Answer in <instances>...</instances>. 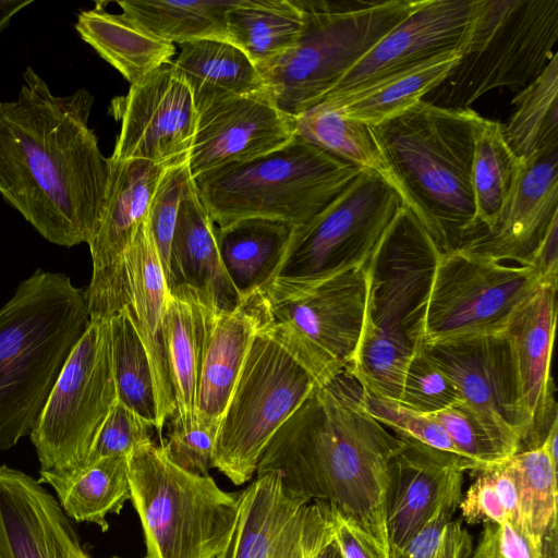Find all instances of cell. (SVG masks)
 I'll list each match as a JSON object with an SVG mask.
<instances>
[{"label": "cell", "instance_id": "836d02e7", "mask_svg": "<svg viewBox=\"0 0 558 558\" xmlns=\"http://www.w3.org/2000/svg\"><path fill=\"white\" fill-rule=\"evenodd\" d=\"M460 58L461 53L457 52L442 54L364 90L347 96H328L319 104L347 118L375 126L424 99L446 78Z\"/></svg>", "mask_w": 558, "mask_h": 558}, {"label": "cell", "instance_id": "cb8c5ba5", "mask_svg": "<svg viewBox=\"0 0 558 558\" xmlns=\"http://www.w3.org/2000/svg\"><path fill=\"white\" fill-rule=\"evenodd\" d=\"M557 283L543 282L515 311L504 332L510 344L524 409L526 449L539 447L558 417L550 365L557 320Z\"/></svg>", "mask_w": 558, "mask_h": 558}, {"label": "cell", "instance_id": "52a82bcc", "mask_svg": "<svg viewBox=\"0 0 558 558\" xmlns=\"http://www.w3.org/2000/svg\"><path fill=\"white\" fill-rule=\"evenodd\" d=\"M298 1L303 26L296 45L259 71L264 89L292 117L319 104L421 2Z\"/></svg>", "mask_w": 558, "mask_h": 558}, {"label": "cell", "instance_id": "6f0895ef", "mask_svg": "<svg viewBox=\"0 0 558 558\" xmlns=\"http://www.w3.org/2000/svg\"><path fill=\"white\" fill-rule=\"evenodd\" d=\"M557 441H558V417H556L546 436H545V439L543 441V444L541 446H544L545 449L548 451L550 458L553 459V461L557 464V460H558V450H557Z\"/></svg>", "mask_w": 558, "mask_h": 558}, {"label": "cell", "instance_id": "ba28073f", "mask_svg": "<svg viewBox=\"0 0 558 558\" xmlns=\"http://www.w3.org/2000/svg\"><path fill=\"white\" fill-rule=\"evenodd\" d=\"M128 463L145 558H217L233 533L239 494L177 465L154 441L134 448Z\"/></svg>", "mask_w": 558, "mask_h": 558}, {"label": "cell", "instance_id": "9a60e30c", "mask_svg": "<svg viewBox=\"0 0 558 558\" xmlns=\"http://www.w3.org/2000/svg\"><path fill=\"white\" fill-rule=\"evenodd\" d=\"M109 162L101 217L87 243L93 271L85 298L92 320H109L130 306L125 255L147 217L156 187L169 168L141 159L109 157Z\"/></svg>", "mask_w": 558, "mask_h": 558}, {"label": "cell", "instance_id": "d590c367", "mask_svg": "<svg viewBox=\"0 0 558 558\" xmlns=\"http://www.w3.org/2000/svg\"><path fill=\"white\" fill-rule=\"evenodd\" d=\"M235 0L118 1L122 13L168 43L226 39V11Z\"/></svg>", "mask_w": 558, "mask_h": 558}, {"label": "cell", "instance_id": "6da1fadb", "mask_svg": "<svg viewBox=\"0 0 558 558\" xmlns=\"http://www.w3.org/2000/svg\"><path fill=\"white\" fill-rule=\"evenodd\" d=\"M22 78L16 99L0 101V195L47 241L88 243L110 172L88 125L94 97L58 96L31 65Z\"/></svg>", "mask_w": 558, "mask_h": 558}, {"label": "cell", "instance_id": "b9f144b4", "mask_svg": "<svg viewBox=\"0 0 558 558\" xmlns=\"http://www.w3.org/2000/svg\"><path fill=\"white\" fill-rule=\"evenodd\" d=\"M453 381L418 345L403 379L399 403L423 414H433L462 402Z\"/></svg>", "mask_w": 558, "mask_h": 558}, {"label": "cell", "instance_id": "7c38bea8", "mask_svg": "<svg viewBox=\"0 0 558 558\" xmlns=\"http://www.w3.org/2000/svg\"><path fill=\"white\" fill-rule=\"evenodd\" d=\"M118 400L109 320L90 319L29 435L40 471L83 466Z\"/></svg>", "mask_w": 558, "mask_h": 558}, {"label": "cell", "instance_id": "f35d334b", "mask_svg": "<svg viewBox=\"0 0 558 558\" xmlns=\"http://www.w3.org/2000/svg\"><path fill=\"white\" fill-rule=\"evenodd\" d=\"M111 354L118 399L156 426L157 405L147 353L130 306L109 319Z\"/></svg>", "mask_w": 558, "mask_h": 558}, {"label": "cell", "instance_id": "ffe728a7", "mask_svg": "<svg viewBox=\"0 0 558 558\" xmlns=\"http://www.w3.org/2000/svg\"><path fill=\"white\" fill-rule=\"evenodd\" d=\"M295 136V117L282 111L265 89L229 97L197 111L187 156L192 179L267 155Z\"/></svg>", "mask_w": 558, "mask_h": 558}, {"label": "cell", "instance_id": "9c48e42d", "mask_svg": "<svg viewBox=\"0 0 558 558\" xmlns=\"http://www.w3.org/2000/svg\"><path fill=\"white\" fill-rule=\"evenodd\" d=\"M558 0H478L468 44L425 101L469 109L495 88L523 89L554 57Z\"/></svg>", "mask_w": 558, "mask_h": 558}, {"label": "cell", "instance_id": "d6a6232c", "mask_svg": "<svg viewBox=\"0 0 558 558\" xmlns=\"http://www.w3.org/2000/svg\"><path fill=\"white\" fill-rule=\"evenodd\" d=\"M225 21L228 40L259 72L296 45L303 10L298 0H235L226 11Z\"/></svg>", "mask_w": 558, "mask_h": 558}, {"label": "cell", "instance_id": "1f68e13d", "mask_svg": "<svg viewBox=\"0 0 558 558\" xmlns=\"http://www.w3.org/2000/svg\"><path fill=\"white\" fill-rule=\"evenodd\" d=\"M180 46L173 64L191 88L196 111L225 98L264 89L254 63L229 40L208 38Z\"/></svg>", "mask_w": 558, "mask_h": 558}, {"label": "cell", "instance_id": "ac0fdd59", "mask_svg": "<svg viewBox=\"0 0 558 558\" xmlns=\"http://www.w3.org/2000/svg\"><path fill=\"white\" fill-rule=\"evenodd\" d=\"M238 517L217 558H312L332 537V509L290 496L277 472L257 475L238 496Z\"/></svg>", "mask_w": 558, "mask_h": 558}, {"label": "cell", "instance_id": "f1b7e54d", "mask_svg": "<svg viewBox=\"0 0 558 558\" xmlns=\"http://www.w3.org/2000/svg\"><path fill=\"white\" fill-rule=\"evenodd\" d=\"M106 2L83 10L75 29L105 61L131 84H138L161 65L171 62L174 44L142 28L121 13L106 10Z\"/></svg>", "mask_w": 558, "mask_h": 558}, {"label": "cell", "instance_id": "f6af8a7d", "mask_svg": "<svg viewBox=\"0 0 558 558\" xmlns=\"http://www.w3.org/2000/svg\"><path fill=\"white\" fill-rule=\"evenodd\" d=\"M154 429L151 423L118 400L84 465L110 456H129L137 446L153 441Z\"/></svg>", "mask_w": 558, "mask_h": 558}, {"label": "cell", "instance_id": "60d3db41", "mask_svg": "<svg viewBox=\"0 0 558 558\" xmlns=\"http://www.w3.org/2000/svg\"><path fill=\"white\" fill-rule=\"evenodd\" d=\"M427 415L445 429L461 456L471 461L476 471L499 464L519 451L463 401Z\"/></svg>", "mask_w": 558, "mask_h": 558}, {"label": "cell", "instance_id": "83f0119b", "mask_svg": "<svg viewBox=\"0 0 558 558\" xmlns=\"http://www.w3.org/2000/svg\"><path fill=\"white\" fill-rule=\"evenodd\" d=\"M216 308L195 289H169L163 314V338L174 392L170 429L196 424V398L209 324Z\"/></svg>", "mask_w": 558, "mask_h": 558}, {"label": "cell", "instance_id": "74e56055", "mask_svg": "<svg viewBox=\"0 0 558 558\" xmlns=\"http://www.w3.org/2000/svg\"><path fill=\"white\" fill-rule=\"evenodd\" d=\"M295 134L361 170L374 171L390 184L371 126L318 104L295 117Z\"/></svg>", "mask_w": 558, "mask_h": 558}, {"label": "cell", "instance_id": "f546056e", "mask_svg": "<svg viewBox=\"0 0 558 558\" xmlns=\"http://www.w3.org/2000/svg\"><path fill=\"white\" fill-rule=\"evenodd\" d=\"M294 228L284 221L256 217L217 227L220 257L241 299L276 277Z\"/></svg>", "mask_w": 558, "mask_h": 558}, {"label": "cell", "instance_id": "ab89813d", "mask_svg": "<svg viewBox=\"0 0 558 558\" xmlns=\"http://www.w3.org/2000/svg\"><path fill=\"white\" fill-rule=\"evenodd\" d=\"M520 490L521 521L539 544L557 522V464L544 446L520 450L508 459Z\"/></svg>", "mask_w": 558, "mask_h": 558}, {"label": "cell", "instance_id": "11a10c76", "mask_svg": "<svg viewBox=\"0 0 558 558\" xmlns=\"http://www.w3.org/2000/svg\"><path fill=\"white\" fill-rule=\"evenodd\" d=\"M470 558H502L497 544V524H485L481 541Z\"/></svg>", "mask_w": 558, "mask_h": 558}, {"label": "cell", "instance_id": "816d5d0a", "mask_svg": "<svg viewBox=\"0 0 558 558\" xmlns=\"http://www.w3.org/2000/svg\"><path fill=\"white\" fill-rule=\"evenodd\" d=\"M488 469L505 509L507 520L522 526L519 484L508 459L499 464L488 466Z\"/></svg>", "mask_w": 558, "mask_h": 558}, {"label": "cell", "instance_id": "681fc988", "mask_svg": "<svg viewBox=\"0 0 558 558\" xmlns=\"http://www.w3.org/2000/svg\"><path fill=\"white\" fill-rule=\"evenodd\" d=\"M332 532L343 558H386L367 534L335 509Z\"/></svg>", "mask_w": 558, "mask_h": 558}, {"label": "cell", "instance_id": "8d00e7d4", "mask_svg": "<svg viewBox=\"0 0 558 558\" xmlns=\"http://www.w3.org/2000/svg\"><path fill=\"white\" fill-rule=\"evenodd\" d=\"M514 110L502 124L505 140L524 162L558 146V54L512 99Z\"/></svg>", "mask_w": 558, "mask_h": 558}, {"label": "cell", "instance_id": "484cf974", "mask_svg": "<svg viewBox=\"0 0 558 558\" xmlns=\"http://www.w3.org/2000/svg\"><path fill=\"white\" fill-rule=\"evenodd\" d=\"M265 323L260 289L243 296L231 311L214 312L197 390L196 423L219 428L251 343Z\"/></svg>", "mask_w": 558, "mask_h": 558}, {"label": "cell", "instance_id": "ee69618b", "mask_svg": "<svg viewBox=\"0 0 558 558\" xmlns=\"http://www.w3.org/2000/svg\"><path fill=\"white\" fill-rule=\"evenodd\" d=\"M191 178L187 162L169 167L162 174L147 214L148 228L168 280L170 252L183 190Z\"/></svg>", "mask_w": 558, "mask_h": 558}, {"label": "cell", "instance_id": "7a4b0ae2", "mask_svg": "<svg viewBox=\"0 0 558 558\" xmlns=\"http://www.w3.org/2000/svg\"><path fill=\"white\" fill-rule=\"evenodd\" d=\"M353 380L344 372L317 385L271 437L256 474L277 472L290 496L327 504L389 558L385 493L401 438L367 413Z\"/></svg>", "mask_w": 558, "mask_h": 558}, {"label": "cell", "instance_id": "8fae6325", "mask_svg": "<svg viewBox=\"0 0 558 558\" xmlns=\"http://www.w3.org/2000/svg\"><path fill=\"white\" fill-rule=\"evenodd\" d=\"M264 325L247 351L215 444L213 468L234 485L253 477L271 437L318 385Z\"/></svg>", "mask_w": 558, "mask_h": 558}, {"label": "cell", "instance_id": "7402d4cb", "mask_svg": "<svg viewBox=\"0 0 558 558\" xmlns=\"http://www.w3.org/2000/svg\"><path fill=\"white\" fill-rule=\"evenodd\" d=\"M0 558H92L58 500L28 474L0 465Z\"/></svg>", "mask_w": 558, "mask_h": 558}, {"label": "cell", "instance_id": "2e32d148", "mask_svg": "<svg viewBox=\"0 0 558 558\" xmlns=\"http://www.w3.org/2000/svg\"><path fill=\"white\" fill-rule=\"evenodd\" d=\"M420 347L453 381L463 402L520 451L531 421L505 332L421 342Z\"/></svg>", "mask_w": 558, "mask_h": 558}, {"label": "cell", "instance_id": "7dc6e473", "mask_svg": "<svg viewBox=\"0 0 558 558\" xmlns=\"http://www.w3.org/2000/svg\"><path fill=\"white\" fill-rule=\"evenodd\" d=\"M462 484L456 486L440 504L432 518L409 541L397 558H436L446 525L462 500Z\"/></svg>", "mask_w": 558, "mask_h": 558}, {"label": "cell", "instance_id": "5b68a950", "mask_svg": "<svg viewBox=\"0 0 558 558\" xmlns=\"http://www.w3.org/2000/svg\"><path fill=\"white\" fill-rule=\"evenodd\" d=\"M89 322L85 291L65 274L43 269L0 308V450L31 435Z\"/></svg>", "mask_w": 558, "mask_h": 558}, {"label": "cell", "instance_id": "9f6ffc18", "mask_svg": "<svg viewBox=\"0 0 558 558\" xmlns=\"http://www.w3.org/2000/svg\"><path fill=\"white\" fill-rule=\"evenodd\" d=\"M33 2V0H0V34L10 26L15 14Z\"/></svg>", "mask_w": 558, "mask_h": 558}, {"label": "cell", "instance_id": "c3c4849f", "mask_svg": "<svg viewBox=\"0 0 558 558\" xmlns=\"http://www.w3.org/2000/svg\"><path fill=\"white\" fill-rule=\"evenodd\" d=\"M480 472L477 478L469 487L464 499L460 501L461 514L469 524L480 522L499 524L507 517L490 471L485 468Z\"/></svg>", "mask_w": 558, "mask_h": 558}, {"label": "cell", "instance_id": "bcb514c9", "mask_svg": "<svg viewBox=\"0 0 558 558\" xmlns=\"http://www.w3.org/2000/svg\"><path fill=\"white\" fill-rule=\"evenodd\" d=\"M218 427L196 423L191 429H169L167 440L160 444L169 459L182 469L207 475L213 468V457Z\"/></svg>", "mask_w": 558, "mask_h": 558}, {"label": "cell", "instance_id": "d4e9b609", "mask_svg": "<svg viewBox=\"0 0 558 558\" xmlns=\"http://www.w3.org/2000/svg\"><path fill=\"white\" fill-rule=\"evenodd\" d=\"M130 307L135 328L149 361L157 405L155 429L162 444V429L175 412L174 392L163 338L168 284L153 241L147 217L136 231L125 255Z\"/></svg>", "mask_w": 558, "mask_h": 558}, {"label": "cell", "instance_id": "4316f807", "mask_svg": "<svg viewBox=\"0 0 558 558\" xmlns=\"http://www.w3.org/2000/svg\"><path fill=\"white\" fill-rule=\"evenodd\" d=\"M216 229L191 177L181 197L167 284L168 289L189 286L211 307L231 311L241 298L222 264Z\"/></svg>", "mask_w": 558, "mask_h": 558}, {"label": "cell", "instance_id": "277c9868", "mask_svg": "<svg viewBox=\"0 0 558 558\" xmlns=\"http://www.w3.org/2000/svg\"><path fill=\"white\" fill-rule=\"evenodd\" d=\"M441 254L403 204L364 265V327L348 369L362 388L399 400L408 364L423 340L428 298Z\"/></svg>", "mask_w": 558, "mask_h": 558}, {"label": "cell", "instance_id": "f907efd6", "mask_svg": "<svg viewBox=\"0 0 558 558\" xmlns=\"http://www.w3.org/2000/svg\"><path fill=\"white\" fill-rule=\"evenodd\" d=\"M497 544L502 558H543L542 544L507 519L497 524Z\"/></svg>", "mask_w": 558, "mask_h": 558}, {"label": "cell", "instance_id": "4fadbf2b", "mask_svg": "<svg viewBox=\"0 0 558 558\" xmlns=\"http://www.w3.org/2000/svg\"><path fill=\"white\" fill-rule=\"evenodd\" d=\"M402 205L384 177L363 170L328 207L294 228L275 278L312 284L363 267Z\"/></svg>", "mask_w": 558, "mask_h": 558}, {"label": "cell", "instance_id": "f5cc1de1", "mask_svg": "<svg viewBox=\"0 0 558 558\" xmlns=\"http://www.w3.org/2000/svg\"><path fill=\"white\" fill-rule=\"evenodd\" d=\"M531 266L538 270L544 281L558 282V219L542 241Z\"/></svg>", "mask_w": 558, "mask_h": 558}, {"label": "cell", "instance_id": "91938a15", "mask_svg": "<svg viewBox=\"0 0 558 558\" xmlns=\"http://www.w3.org/2000/svg\"><path fill=\"white\" fill-rule=\"evenodd\" d=\"M111 558H122V557H119V556H112Z\"/></svg>", "mask_w": 558, "mask_h": 558}, {"label": "cell", "instance_id": "d6986e66", "mask_svg": "<svg viewBox=\"0 0 558 558\" xmlns=\"http://www.w3.org/2000/svg\"><path fill=\"white\" fill-rule=\"evenodd\" d=\"M478 0H421L326 96L364 90L447 53L464 50Z\"/></svg>", "mask_w": 558, "mask_h": 558}, {"label": "cell", "instance_id": "30bf717a", "mask_svg": "<svg viewBox=\"0 0 558 558\" xmlns=\"http://www.w3.org/2000/svg\"><path fill=\"white\" fill-rule=\"evenodd\" d=\"M268 330L325 385L352 365L364 327V266L320 282L275 278L260 289Z\"/></svg>", "mask_w": 558, "mask_h": 558}, {"label": "cell", "instance_id": "8992f818", "mask_svg": "<svg viewBox=\"0 0 558 558\" xmlns=\"http://www.w3.org/2000/svg\"><path fill=\"white\" fill-rule=\"evenodd\" d=\"M362 171L295 134L275 151L193 180L218 228L254 217L300 227L328 207Z\"/></svg>", "mask_w": 558, "mask_h": 558}, {"label": "cell", "instance_id": "603a6c76", "mask_svg": "<svg viewBox=\"0 0 558 558\" xmlns=\"http://www.w3.org/2000/svg\"><path fill=\"white\" fill-rule=\"evenodd\" d=\"M557 219L558 146L523 162L495 228L461 250L501 263L531 266L537 248Z\"/></svg>", "mask_w": 558, "mask_h": 558}, {"label": "cell", "instance_id": "3957f363", "mask_svg": "<svg viewBox=\"0 0 558 558\" xmlns=\"http://www.w3.org/2000/svg\"><path fill=\"white\" fill-rule=\"evenodd\" d=\"M481 120L471 108H442L422 99L371 126L391 185L442 254L483 233L472 187Z\"/></svg>", "mask_w": 558, "mask_h": 558}, {"label": "cell", "instance_id": "5bb4252c", "mask_svg": "<svg viewBox=\"0 0 558 558\" xmlns=\"http://www.w3.org/2000/svg\"><path fill=\"white\" fill-rule=\"evenodd\" d=\"M543 282L532 266L506 264L464 250L441 254L422 342L502 332Z\"/></svg>", "mask_w": 558, "mask_h": 558}, {"label": "cell", "instance_id": "7bdbcfd3", "mask_svg": "<svg viewBox=\"0 0 558 558\" xmlns=\"http://www.w3.org/2000/svg\"><path fill=\"white\" fill-rule=\"evenodd\" d=\"M360 400L372 417L393 429L397 435L408 436L435 449L462 457L445 429L427 414L414 411L398 401L375 395L362 387Z\"/></svg>", "mask_w": 558, "mask_h": 558}, {"label": "cell", "instance_id": "e0dca14e", "mask_svg": "<svg viewBox=\"0 0 558 558\" xmlns=\"http://www.w3.org/2000/svg\"><path fill=\"white\" fill-rule=\"evenodd\" d=\"M110 113L121 125L110 158L167 167L187 162L197 111L191 88L173 62L113 98Z\"/></svg>", "mask_w": 558, "mask_h": 558}, {"label": "cell", "instance_id": "db71d44e", "mask_svg": "<svg viewBox=\"0 0 558 558\" xmlns=\"http://www.w3.org/2000/svg\"><path fill=\"white\" fill-rule=\"evenodd\" d=\"M472 538L458 521H450L442 533L436 558H470Z\"/></svg>", "mask_w": 558, "mask_h": 558}, {"label": "cell", "instance_id": "680465c9", "mask_svg": "<svg viewBox=\"0 0 558 558\" xmlns=\"http://www.w3.org/2000/svg\"><path fill=\"white\" fill-rule=\"evenodd\" d=\"M312 558H343L336 541L330 537Z\"/></svg>", "mask_w": 558, "mask_h": 558}, {"label": "cell", "instance_id": "44dd1931", "mask_svg": "<svg viewBox=\"0 0 558 558\" xmlns=\"http://www.w3.org/2000/svg\"><path fill=\"white\" fill-rule=\"evenodd\" d=\"M388 462L385 524L389 558H397L458 485L475 470L469 460L408 436Z\"/></svg>", "mask_w": 558, "mask_h": 558}, {"label": "cell", "instance_id": "4dcf8cb0", "mask_svg": "<svg viewBox=\"0 0 558 558\" xmlns=\"http://www.w3.org/2000/svg\"><path fill=\"white\" fill-rule=\"evenodd\" d=\"M38 482L53 488L64 513L107 532V515L119 514L131 498L128 456H110L68 471H39Z\"/></svg>", "mask_w": 558, "mask_h": 558}, {"label": "cell", "instance_id": "e575fe53", "mask_svg": "<svg viewBox=\"0 0 558 558\" xmlns=\"http://www.w3.org/2000/svg\"><path fill=\"white\" fill-rule=\"evenodd\" d=\"M522 165L505 140L502 124L482 118L475 134L472 167V187L482 234L490 232L497 225Z\"/></svg>", "mask_w": 558, "mask_h": 558}]
</instances>
